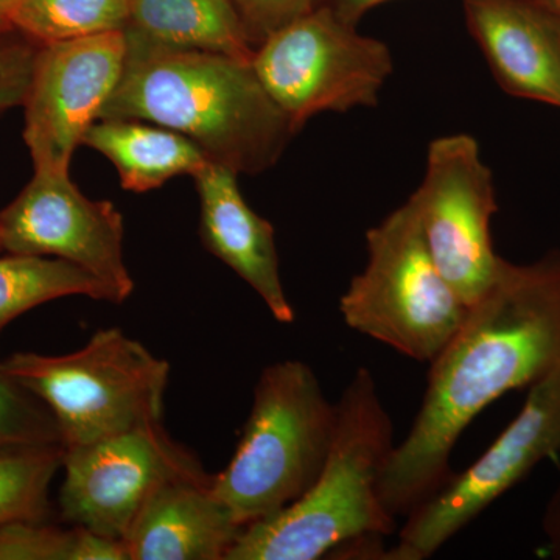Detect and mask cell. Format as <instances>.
<instances>
[{
	"label": "cell",
	"mask_w": 560,
	"mask_h": 560,
	"mask_svg": "<svg viewBox=\"0 0 560 560\" xmlns=\"http://www.w3.org/2000/svg\"><path fill=\"white\" fill-rule=\"evenodd\" d=\"M560 368V250L533 264L504 260L492 289L430 363L407 438L381 480L386 510L407 517L451 478L453 448L482 410Z\"/></svg>",
	"instance_id": "1"
},
{
	"label": "cell",
	"mask_w": 560,
	"mask_h": 560,
	"mask_svg": "<svg viewBox=\"0 0 560 560\" xmlns=\"http://www.w3.org/2000/svg\"><path fill=\"white\" fill-rule=\"evenodd\" d=\"M127 62L101 119L150 121L186 136L213 164L257 175L296 135L250 61L173 49L125 31Z\"/></svg>",
	"instance_id": "2"
},
{
	"label": "cell",
	"mask_w": 560,
	"mask_h": 560,
	"mask_svg": "<svg viewBox=\"0 0 560 560\" xmlns=\"http://www.w3.org/2000/svg\"><path fill=\"white\" fill-rule=\"evenodd\" d=\"M393 436L377 383L360 368L337 404L334 442L318 480L287 510L243 530L228 560H316L393 534L396 517L381 497Z\"/></svg>",
	"instance_id": "3"
},
{
	"label": "cell",
	"mask_w": 560,
	"mask_h": 560,
	"mask_svg": "<svg viewBox=\"0 0 560 560\" xmlns=\"http://www.w3.org/2000/svg\"><path fill=\"white\" fill-rule=\"evenodd\" d=\"M337 405L311 366L280 361L261 371L253 408L234 455L212 490L248 528L301 499L329 456Z\"/></svg>",
	"instance_id": "4"
},
{
	"label": "cell",
	"mask_w": 560,
	"mask_h": 560,
	"mask_svg": "<svg viewBox=\"0 0 560 560\" xmlns=\"http://www.w3.org/2000/svg\"><path fill=\"white\" fill-rule=\"evenodd\" d=\"M57 422L62 448L162 422L171 364L109 327L66 355L14 353L0 363Z\"/></svg>",
	"instance_id": "5"
},
{
	"label": "cell",
	"mask_w": 560,
	"mask_h": 560,
	"mask_svg": "<svg viewBox=\"0 0 560 560\" xmlns=\"http://www.w3.org/2000/svg\"><path fill=\"white\" fill-rule=\"evenodd\" d=\"M366 246V267L340 300L342 319L408 359L431 363L470 307L434 264L415 198L371 228Z\"/></svg>",
	"instance_id": "6"
},
{
	"label": "cell",
	"mask_w": 560,
	"mask_h": 560,
	"mask_svg": "<svg viewBox=\"0 0 560 560\" xmlns=\"http://www.w3.org/2000/svg\"><path fill=\"white\" fill-rule=\"evenodd\" d=\"M250 66L296 132L320 113L377 105L394 69L385 43L324 3L261 40Z\"/></svg>",
	"instance_id": "7"
},
{
	"label": "cell",
	"mask_w": 560,
	"mask_h": 560,
	"mask_svg": "<svg viewBox=\"0 0 560 560\" xmlns=\"http://www.w3.org/2000/svg\"><path fill=\"white\" fill-rule=\"evenodd\" d=\"M560 452V368L530 386L521 412L470 467L407 515L388 559L423 560Z\"/></svg>",
	"instance_id": "8"
},
{
	"label": "cell",
	"mask_w": 560,
	"mask_h": 560,
	"mask_svg": "<svg viewBox=\"0 0 560 560\" xmlns=\"http://www.w3.org/2000/svg\"><path fill=\"white\" fill-rule=\"evenodd\" d=\"M62 451V518L110 540H124L143 504L161 486L213 477L195 453L173 440L162 422Z\"/></svg>",
	"instance_id": "9"
},
{
	"label": "cell",
	"mask_w": 560,
	"mask_h": 560,
	"mask_svg": "<svg viewBox=\"0 0 560 560\" xmlns=\"http://www.w3.org/2000/svg\"><path fill=\"white\" fill-rule=\"evenodd\" d=\"M411 197L434 264L471 307L492 289L504 264L490 234L499 210L495 187L477 139L469 135L434 139L422 183Z\"/></svg>",
	"instance_id": "10"
},
{
	"label": "cell",
	"mask_w": 560,
	"mask_h": 560,
	"mask_svg": "<svg viewBox=\"0 0 560 560\" xmlns=\"http://www.w3.org/2000/svg\"><path fill=\"white\" fill-rule=\"evenodd\" d=\"M127 54L125 31L38 47L24 102L35 171L69 172L77 147L119 86Z\"/></svg>",
	"instance_id": "11"
},
{
	"label": "cell",
	"mask_w": 560,
	"mask_h": 560,
	"mask_svg": "<svg viewBox=\"0 0 560 560\" xmlns=\"http://www.w3.org/2000/svg\"><path fill=\"white\" fill-rule=\"evenodd\" d=\"M124 238V217L116 206L81 194L69 172L35 171L0 210V249L68 260L105 282L120 304L135 291Z\"/></svg>",
	"instance_id": "12"
},
{
	"label": "cell",
	"mask_w": 560,
	"mask_h": 560,
	"mask_svg": "<svg viewBox=\"0 0 560 560\" xmlns=\"http://www.w3.org/2000/svg\"><path fill=\"white\" fill-rule=\"evenodd\" d=\"M467 27L501 88L560 109V20L536 0H463Z\"/></svg>",
	"instance_id": "13"
},
{
	"label": "cell",
	"mask_w": 560,
	"mask_h": 560,
	"mask_svg": "<svg viewBox=\"0 0 560 560\" xmlns=\"http://www.w3.org/2000/svg\"><path fill=\"white\" fill-rule=\"evenodd\" d=\"M237 178L238 173L213 162L194 175L202 245L259 294L272 318L293 323L294 311L280 279L275 226L250 209Z\"/></svg>",
	"instance_id": "14"
},
{
	"label": "cell",
	"mask_w": 560,
	"mask_h": 560,
	"mask_svg": "<svg viewBox=\"0 0 560 560\" xmlns=\"http://www.w3.org/2000/svg\"><path fill=\"white\" fill-rule=\"evenodd\" d=\"M245 529L212 480H179L147 500L121 544L128 560H228Z\"/></svg>",
	"instance_id": "15"
},
{
	"label": "cell",
	"mask_w": 560,
	"mask_h": 560,
	"mask_svg": "<svg viewBox=\"0 0 560 560\" xmlns=\"http://www.w3.org/2000/svg\"><path fill=\"white\" fill-rule=\"evenodd\" d=\"M81 145L108 158L125 190L135 194L160 189L179 175H197L208 158L186 136L150 121L98 119Z\"/></svg>",
	"instance_id": "16"
},
{
	"label": "cell",
	"mask_w": 560,
	"mask_h": 560,
	"mask_svg": "<svg viewBox=\"0 0 560 560\" xmlns=\"http://www.w3.org/2000/svg\"><path fill=\"white\" fill-rule=\"evenodd\" d=\"M127 32L173 49L245 61L256 50L232 0H130Z\"/></svg>",
	"instance_id": "17"
},
{
	"label": "cell",
	"mask_w": 560,
	"mask_h": 560,
	"mask_svg": "<svg viewBox=\"0 0 560 560\" xmlns=\"http://www.w3.org/2000/svg\"><path fill=\"white\" fill-rule=\"evenodd\" d=\"M66 296L120 304L105 282L68 260L24 254L0 257V334L22 313Z\"/></svg>",
	"instance_id": "18"
},
{
	"label": "cell",
	"mask_w": 560,
	"mask_h": 560,
	"mask_svg": "<svg viewBox=\"0 0 560 560\" xmlns=\"http://www.w3.org/2000/svg\"><path fill=\"white\" fill-rule=\"evenodd\" d=\"M130 0H14L7 28L51 44L127 31Z\"/></svg>",
	"instance_id": "19"
},
{
	"label": "cell",
	"mask_w": 560,
	"mask_h": 560,
	"mask_svg": "<svg viewBox=\"0 0 560 560\" xmlns=\"http://www.w3.org/2000/svg\"><path fill=\"white\" fill-rule=\"evenodd\" d=\"M0 560H128L124 544L72 525L62 529L38 521L0 526Z\"/></svg>",
	"instance_id": "20"
},
{
	"label": "cell",
	"mask_w": 560,
	"mask_h": 560,
	"mask_svg": "<svg viewBox=\"0 0 560 560\" xmlns=\"http://www.w3.org/2000/svg\"><path fill=\"white\" fill-rule=\"evenodd\" d=\"M62 453L60 444L0 451V526L39 521L50 482L62 467Z\"/></svg>",
	"instance_id": "21"
},
{
	"label": "cell",
	"mask_w": 560,
	"mask_h": 560,
	"mask_svg": "<svg viewBox=\"0 0 560 560\" xmlns=\"http://www.w3.org/2000/svg\"><path fill=\"white\" fill-rule=\"evenodd\" d=\"M60 444L57 422L0 368V451Z\"/></svg>",
	"instance_id": "22"
},
{
	"label": "cell",
	"mask_w": 560,
	"mask_h": 560,
	"mask_svg": "<svg viewBox=\"0 0 560 560\" xmlns=\"http://www.w3.org/2000/svg\"><path fill=\"white\" fill-rule=\"evenodd\" d=\"M38 47L11 28L0 31V113L24 105Z\"/></svg>",
	"instance_id": "23"
},
{
	"label": "cell",
	"mask_w": 560,
	"mask_h": 560,
	"mask_svg": "<svg viewBox=\"0 0 560 560\" xmlns=\"http://www.w3.org/2000/svg\"><path fill=\"white\" fill-rule=\"evenodd\" d=\"M254 49L283 25L315 9L320 0H232Z\"/></svg>",
	"instance_id": "24"
},
{
	"label": "cell",
	"mask_w": 560,
	"mask_h": 560,
	"mask_svg": "<svg viewBox=\"0 0 560 560\" xmlns=\"http://www.w3.org/2000/svg\"><path fill=\"white\" fill-rule=\"evenodd\" d=\"M389 0H320V3L329 7L340 20L350 25H357L368 11L382 5Z\"/></svg>",
	"instance_id": "25"
},
{
	"label": "cell",
	"mask_w": 560,
	"mask_h": 560,
	"mask_svg": "<svg viewBox=\"0 0 560 560\" xmlns=\"http://www.w3.org/2000/svg\"><path fill=\"white\" fill-rule=\"evenodd\" d=\"M544 533L547 536V552L552 559H560V485L552 493L544 515Z\"/></svg>",
	"instance_id": "26"
},
{
	"label": "cell",
	"mask_w": 560,
	"mask_h": 560,
	"mask_svg": "<svg viewBox=\"0 0 560 560\" xmlns=\"http://www.w3.org/2000/svg\"><path fill=\"white\" fill-rule=\"evenodd\" d=\"M14 0H0V31H5L7 28V14L13 5Z\"/></svg>",
	"instance_id": "27"
},
{
	"label": "cell",
	"mask_w": 560,
	"mask_h": 560,
	"mask_svg": "<svg viewBox=\"0 0 560 560\" xmlns=\"http://www.w3.org/2000/svg\"><path fill=\"white\" fill-rule=\"evenodd\" d=\"M537 3H540L545 10L550 11L552 16L558 18L560 20V0H536Z\"/></svg>",
	"instance_id": "28"
}]
</instances>
